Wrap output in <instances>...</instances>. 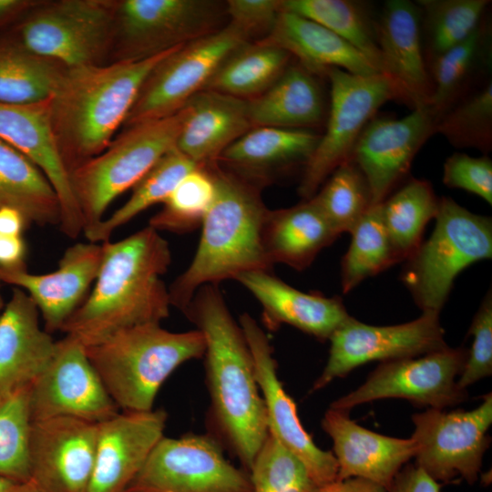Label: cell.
<instances>
[{"mask_svg": "<svg viewBox=\"0 0 492 492\" xmlns=\"http://www.w3.org/2000/svg\"><path fill=\"white\" fill-rule=\"evenodd\" d=\"M381 73L391 79L400 100L415 108L427 105L432 82L424 55L421 11L408 0L386 1L375 18Z\"/></svg>", "mask_w": 492, "mask_h": 492, "instance_id": "22", "label": "cell"}, {"mask_svg": "<svg viewBox=\"0 0 492 492\" xmlns=\"http://www.w3.org/2000/svg\"><path fill=\"white\" fill-rule=\"evenodd\" d=\"M434 231L405 261L401 280L424 312L440 313L456 276L492 257V220L441 197Z\"/></svg>", "mask_w": 492, "mask_h": 492, "instance_id": "7", "label": "cell"}, {"mask_svg": "<svg viewBox=\"0 0 492 492\" xmlns=\"http://www.w3.org/2000/svg\"><path fill=\"white\" fill-rule=\"evenodd\" d=\"M467 350L449 346L421 356L382 362L356 390L335 400L331 408L349 412L361 404L403 398L418 406L444 410L467 397L456 378L464 369Z\"/></svg>", "mask_w": 492, "mask_h": 492, "instance_id": "14", "label": "cell"}, {"mask_svg": "<svg viewBox=\"0 0 492 492\" xmlns=\"http://www.w3.org/2000/svg\"><path fill=\"white\" fill-rule=\"evenodd\" d=\"M436 118L427 105L401 118H373L350 159L365 177L373 204L382 203L408 174L425 142L436 133Z\"/></svg>", "mask_w": 492, "mask_h": 492, "instance_id": "18", "label": "cell"}, {"mask_svg": "<svg viewBox=\"0 0 492 492\" xmlns=\"http://www.w3.org/2000/svg\"><path fill=\"white\" fill-rule=\"evenodd\" d=\"M314 492H386V490L373 482L362 478H349L336 480L320 487Z\"/></svg>", "mask_w": 492, "mask_h": 492, "instance_id": "51", "label": "cell"}, {"mask_svg": "<svg viewBox=\"0 0 492 492\" xmlns=\"http://www.w3.org/2000/svg\"><path fill=\"white\" fill-rule=\"evenodd\" d=\"M329 341V357L313 391L369 362L417 357L448 346L439 313L430 312L411 322L386 326L369 325L350 316Z\"/></svg>", "mask_w": 492, "mask_h": 492, "instance_id": "15", "label": "cell"}, {"mask_svg": "<svg viewBox=\"0 0 492 492\" xmlns=\"http://www.w3.org/2000/svg\"><path fill=\"white\" fill-rule=\"evenodd\" d=\"M103 257L102 243L77 242L63 253L57 269L35 274L26 268L0 271V280L25 291L41 314L45 330L60 331L83 303L97 277Z\"/></svg>", "mask_w": 492, "mask_h": 492, "instance_id": "21", "label": "cell"}, {"mask_svg": "<svg viewBox=\"0 0 492 492\" xmlns=\"http://www.w3.org/2000/svg\"><path fill=\"white\" fill-rule=\"evenodd\" d=\"M66 67L24 47L15 37L0 40V103L47 100Z\"/></svg>", "mask_w": 492, "mask_h": 492, "instance_id": "36", "label": "cell"}, {"mask_svg": "<svg viewBox=\"0 0 492 492\" xmlns=\"http://www.w3.org/2000/svg\"><path fill=\"white\" fill-rule=\"evenodd\" d=\"M216 188L207 165L200 166L176 186L162 209L149 220L158 231L190 232L202 225L210 208Z\"/></svg>", "mask_w": 492, "mask_h": 492, "instance_id": "43", "label": "cell"}, {"mask_svg": "<svg viewBox=\"0 0 492 492\" xmlns=\"http://www.w3.org/2000/svg\"><path fill=\"white\" fill-rule=\"evenodd\" d=\"M330 98L325 131L303 169L298 194L303 200L315 195L332 172L350 159L353 149L377 110L399 99L394 83L382 73L359 76L330 68Z\"/></svg>", "mask_w": 492, "mask_h": 492, "instance_id": "10", "label": "cell"}, {"mask_svg": "<svg viewBox=\"0 0 492 492\" xmlns=\"http://www.w3.org/2000/svg\"><path fill=\"white\" fill-rule=\"evenodd\" d=\"M183 313L205 339L210 420L226 446L250 471L269 431L264 401L242 329L217 284L200 287Z\"/></svg>", "mask_w": 492, "mask_h": 492, "instance_id": "1", "label": "cell"}, {"mask_svg": "<svg viewBox=\"0 0 492 492\" xmlns=\"http://www.w3.org/2000/svg\"><path fill=\"white\" fill-rule=\"evenodd\" d=\"M125 492H252L250 474L233 466L210 435L163 436Z\"/></svg>", "mask_w": 492, "mask_h": 492, "instance_id": "12", "label": "cell"}, {"mask_svg": "<svg viewBox=\"0 0 492 492\" xmlns=\"http://www.w3.org/2000/svg\"><path fill=\"white\" fill-rule=\"evenodd\" d=\"M225 11L229 22L241 28L250 39L261 40L274 26L282 11L281 0H229Z\"/></svg>", "mask_w": 492, "mask_h": 492, "instance_id": "48", "label": "cell"}, {"mask_svg": "<svg viewBox=\"0 0 492 492\" xmlns=\"http://www.w3.org/2000/svg\"><path fill=\"white\" fill-rule=\"evenodd\" d=\"M490 33L482 22L466 39L428 60L432 95L427 106L436 121L467 94L475 77L490 64Z\"/></svg>", "mask_w": 492, "mask_h": 492, "instance_id": "33", "label": "cell"}, {"mask_svg": "<svg viewBox=\"0 0 492 492\" xmlns=\"http://www.w3.org/2000/svg\"><path fill=\"white\" fill-rule=\"evenodd\" d=\"M416 466L436 482L461 478L477 480L485 452L489 447L487 431L492 424V394L470 411L427 408L414 414Z\"/></svg>", "mask_w": 492, "mask_h": 492, "instance_id": "13", "label": "cell"}, {"mask_svg": "<svg viewBox=\"0 0 492 492\" xmlns=\"http://www.w3.org/2000/svg\"><path fill=\"white\" fill-rule=\"evenodd\" d=\"M39 315L29 295L14 288L0 313V395L31 384L55 354L56 341Z\"/></svg>", "mask_w": 492, "mask_h": 492, "instance_id": "27", "label": "cell"}, {"mask_svg": "<svg viewBox=\"0 0 492 492\" xmlns=\"http://www.w3.org/2000/svg\"><path fill=\"white\" fill-rule=\"evenodd\" d=\"M233 23L177 47L151 70L142 84L124 128L179 112L205 86L220 64L250 43Z\"/></svg>", "mask_w": 492, "mask_h": 492, "instance_id": "11", "label": "cell"}, {"mask_svg": "<svg viewBox=\"0 0 492 492\" xmlns=\"http://www.w3.org/2000/svg\"><path fill=\"white\" fill-rule=\"evenodd\" d=\"M322 427L333 440L337 480L362 478L385 490L415 454L412 438L384 436L352 420L348 412L329 407Z\"/></svg>", "mask_w": 492, "mask_h": 492, "instance_id": "24", "label": "cell"}, {"mask_svg": "<svg viewBox=\"0 0 492 492\" xmlns=\"http://www.w3.org/2000/svg\"><path fill=\"white\" fill-rule=\"evenodd\" d=\"M199 165L176 148L167 152L132 188L129 199L110 216L84 231L90 242L102 243L119 227L149 207L163 203L180 180Z\"/></svg>", "mask_w": 492, "mask_h": 492, "instance_id": "37", "label": "cell"}, {"mask_svg": "<svg viewBox=\"0 0 492 492\" xmlns=\"http://www.w3.org/2000/svg\"><path fill=\"white\" fill-rule=\"evenodd\" d=\"M118 0L40 1L14 36L66 68L108 63Z\"/></svg>", "mask_w": 492, "mask_h": 492, "instance_id": "8", "label": "cell"}, {"mask_svg": "<svg viewBox=\"0 0 492 492\" xmlns=\"http://www.w3.org/2000/svg\"><path fill=\"white\" fill-rule=\"evenodd\" d=\"M339 234L314 202L268 210L261 227V244L269 262L297 271L308 268Z\"/></svg>", "mask_w": 492, "mask_h": 492, "instance_id": "30", "label": "cell"}, {"mask_svg": "<svg viewBox=\"0 0 492 492\" xmlns=\"http://www.w3.org/2000/svg\"><path fill=\"white\" fill-rule=\"evenodd\" d=\"M0 282H1V280H0ZM4 306H5L4 301H3V298H2L1 293H0V311H2Z\"/></svg>", "mask_w": 492, "mask_h": 492, "instance_id": "55", "label": "cell"}, {"mask_svg": "<svg viewBox=\"0 0 492 492\" xmlns=\"http://www.w3.org/2000/svg\"><path fill=\"white\" fill-rule=\"evenodd\" d=\"M97 424L73 417L32 421L30 481L38 492H87Z\"/></svg>", "mask_w": 492, "mask_h": 492, "instance_id": "19", "label": "cell"}, {"mask_svg": "<svg viewBox=\"0 0 492 492\" xmlns=\"http://www.w3.org/2000/svg\"><path fill=\"white\" fill-rule=\"evenodd\" d=\"M234 280L259 302L262 322L272 331L288 324L325 341L350 317L340 297L303 292L268 271L244 272Z\"/></svg>", "mask_w": 492, "mask_h": 492, "instance_id": "25", "label": "cell"}, {"mask_svg": "<svg viewBox=\"0 0 492 492\" xmlns=\"http://www.w3.org/2000/svg\"><path fill=\"white\" fill-rule=\"evenodd\" d=\"M184 111L126 127L97 156L70 172L84 231L98 224L109 205L132 189L167 152L176 148Z\"/></svg>", "mask_w": 492, "mask_h": 492, "instance_id": "6", "label": "cell"}, {"mask_svg": "<svg viewBox=\"0 0 492 492\" xmlns=\"http://www.w3.org/2000/svg\"><path fill=\"white\" fill-rule=\"evenodd\" d=\"M456 148H474L487 154L492 149V83L466 94L442 114L436 126Z\"/></svg>", "mask_w": 492, "mask_h": 492, "instance_id": "44", "label": "cell"}, {"mask_svg": "<svg viewBox=\"0 0 492 492\" xmlns=\"http://www.w3.org/2000/svg\"><path fill=\"white\" fill-rule=\"evenodd\" d=\"M26 244L23 236L0 235V271L26 268Z\"/></svg>", "mask_w": 492, "mask_h": 492, "instance_id": "50", "label": "cell"}, {"mask_svg": "<svg viewBox=\"0 0 492 492\" xmlns=\"http://www.w3.org/2000/svg\"><path fill=\"white\" fill-rule=\"evenodd\" d=\"M176 48L140 61L66 68L48 105L55 143L69 174L109 145L149 74Z\"/></svg>", "mask_w": 492, "mask_h": 492, "instance_id": "3", "label": "cell"}, {"mask_svg": "<svg viewBox=\"0 0 492 492\" xmlns=\"http://www.w3.org/2000/svg\"><path fill=\"white\" fill-rule=\"evenodd\" d=\"M32 421L73 417L98 424L119 412L90 363L86 348L65 335L55 354L30 384Z\"/></svg>", "mask_w": 492, "mask_h": 492, "instance_id": "16", "label": "cell"}, {"mask_svg": "<svg viewBox=\"0 0 492 492\" xmlns=\"http://www.w3.org/2000/svg\"><path fill=\"white\" fill-rule=\"evenodd\" d=\"M239 323L252 355L269 434L303 464L318 487L336 481L337 461L333 452L318 447L302 426L296 405L279 379L268 334L248 313L241 315Z\"/></svg>", "mask_w": 492, "mask_h": 492, "instance_id": "17", "label": "cell"}, {"mask_svg": "<svg viewBox=\"0 0 492 492\" xmlns=\"http://www.w3.org/2000/svg\"><path fill=\"white\" fill-rule=\"evenodd\" d=\"M29 223L24 215L12 208H0V235L22 236Z\"/></svg>", "mask_w": 492, "mask_h": 492, "instance_id": "52", "label": "cell"}, {"mask_svg": "<svg viewBox=\"0 0 492 492\" xmlns=\"http://www.w3.org/2000/svg\"><path fill=\"white\" fill-rule=\"evenodd\" d=\"M30 384L0 395V476L30 481Z\"/></svg>", "mask_w": 492, "mask_h": 492, "instance_id": "42", "label": "cell"}, {"mask_svg": "<svg viewBox=\"0 0 492 492\" xmlns=\"http://www.w3.org/2000/svg\"><path fill=\"white\" fill-rule=\"evenodd\" d=\"M291 57L275 45L261 40L247 43L220 64L204 89L252 99L275 82L289 66Z\"/></svg>", "mask_w": 492, "mask_h": 492, "instance_id": "34", "label": "cell"}, {"mask_svg": "<svg viewBox=\"0 0 492 492\" xmlns=\"http://www.w3.org/2000/svg\"><path fill=\"white\" fill-rule=\"evenodd\" d=\"M167 418L163 409L122 411L98 423L87 492H125L164 436Z\"/></svg>", "mask_w": 492, "mask_h": 492, "instance_id": "20", "label": "cell"}, {"mask_svg": "<svg viewBox=\"0 0 492 492\" xmlns=\"http://www.w3.org/2000/svg\"><path fill=\"white\" fill-rule=\"evenodd\" d=\"M85 348L118 409L145 412L153 409L162 384L179 365L204 356L206 344L198 329L177 333L145 323Z\"/></svg>", "mask_w": 492, "mask_h": 492, "instance_id": "5", "label": "cell"}, {"mask_svg": "<svg viewBox=\"0 0 492 492\" xmlns=\"http://www.w3.org/2000/svg\"><path fill=\"white\" fill-rule=\"evenodd\" d=\"M468 333L473 336L471 348L459 375L457 384L466 390L477 381L492 374V294L484 297L472 321Z\"/></svg>", "mask_w": 492, "mask_h": 492, "instance_id": "46", "label": "cell"}, {"mask_svg": "<svg viewBox=\"0 0 492 492\" xmlns=\"http://www.w3.org/2000/svg\"><path fill=\"white\" fill-rule=\"evenodd\" d=\"M30 492H38L37 489L33 486V488Z\"/></svg>", "mask_w": 492, "mask_h": 492, "instance_id": "56", "label": "cell"}, {"mask_svg": "<svg viewBox=\"0 0 492 492\" xmlns=\"http://www.w3.org/2000/svg\"><path fill=\"white\" fill-rule=\"evenodd\" d=\"M102 246L93 289L60 330L85 347L129 327L160 323L171 306L162 280L171 263V251L159 231L148 226Z\"/></svg>", "mask_w": 492, "mask_h": 492, "instance_id": "2", "label": "cell"}, {"mask_svg": "<svg viewBox=\"0 0 492 492\" xmlns=\"http://www.w3.org/2000/svg\"><path fill=\"white\" fill-rule=\"evenodd\" d=\"M386 492H440V485L418 466H403Z\"/></svg>", "mask_w": 492, "mask_h": 492, "instance_id": "49", "label": "cell"}, {"mask_svg": "<svg viewBox=\"0 0 492 492\" xmlns=\"http://www.w3.org/2000/svg\"><path fill=\"white\" fill-rule=\"evenodd\" d=\"M439 200L429 181L412 178L381 203L395 264L417 250L425 226L438 212Z\"/></svg>", "mask_w": 492, "mask_h": 492, "instance_id": "35", "label": "cell"}, {"mask_svg": "<svg viewBox=\"0 0 492 492\" xmlns=\"http://www.w3.org/2000/svg\"><path fill=\"white\" fill-rule=\"evenodd\" d=\"M0 138L30 159L56 190L61 211L59 228L71 239L84 231L83 219L58 153L50 126L48 99L40 103H0Z\"/></svg>", "mask_w": 492, "mask_h": 492, "instance_id": "23", "label": "cell"}, {"mask_svg": "<svg viewBox=\"0 0 492 492\" xmlns=\"http://www.w3.org/2000/svg\"><path fill=\"white\" fill-rule=\"evenodd\" d=\"M442 179L448 188L464 190L492 204V160L487 155H450L444 162Z\"/></svg>", "mask_w": 492, "mask_h": 492, "instance_id": "47", "label": "cell"}, {"mask_svg": "<svg viewBox=\"0 0 492 492\" xmlns=\"http://www.w3.org/2000/svg\"><path fill=\"white\" fill-rule=\"evenodd\" d=\"M252 492H314L303 464L270 434L249 471Z\"/></svg>", "mask_w": 492, "mask_h": 492, "instance_id": "45", "label": "cell"}, {"mask_svg": "<svg viewBox=\"0 0 492 492\" xmlns=\"http://www.w3.org/2000/svg\"><path fill=\"white\" fill-rule=\"evenodd\" d=\"M176 149L199 165L216 162L251 127L248 100L202 89L182 108Z\"/></svg>", "mask_w": 492, "mask_h": 492, "instance_id": "28", "label": "cell"}, {"mask_svg": "<svg viewBox=\"0 0 492 492\" xmlns=\"http://www.w3.org/2000/svg\"><path fill=\"white\" fill-rule=\"evenodd\" d=\"M39 3L36 0H0V26L25 15Z\"/></svg>", "mask_w": 492, "mask_h": 492, "instance_id": "53", "label": "cell"}, {"mask_svg": "<svg viewBox=\"0 0 492 492\" xmlns=\"http://www.w3.org/2000/svg\"><path fill=\"white\" fill-rule=\"evenodd\" d=\"M32 488L31 482H19L0 476V492H30Z\"/></svg>", "mask_w": 492, "mask_h": 492, "instance_id": "54", "label": "cell"}, {"mask_svg": "<svg viewBox=\"0 0 492 492\" xmlns=\"http://www.w3.org/2000/svg\"><path fill=\"white\" fill-rule=\"evenodd\" d=\"M216 192L203 222L200 240L189 267L169 288L170 305L182 313L203 285L219 284L253 271L271 272L261 244L268 209L261 188L217 162L206 164Z\"/></svg>", "mask_w": 492, "mask_h": 492, "instance_id": "4", "label": "cell"}, {"mask_svg": "<svg viewBox=\"0 0 492 492\" xmlns=\"http://www.w3.org/2000/svg\"><path fill=\"white\" fill-rule=\"evenodd\" d=\"M426 57L445 52L470 36L483 22L488 0H418Z\"/></svg>", "mask_w": 492, "mask_h": 492, "instance_id": "40", "label": "cell"}, {"mask_svg": "<svg viewBox=\"0 0 492 492\" xmlns=\"http://www.w3.org/2000/svg\"><path fill=\"white\" fill-rule=\"evenodd\" d=\"M320 138L312 129L252 128L230 145L216 162L261 189L298 166L304 169Z\"/></svg>", "mask_w": 492, "mask_h": 492, "instance_id": "26", "label": "cell"}, {"mask_svg": "<svg viewBox=\"0 0 492 492\" xmlns=\"http://www.w3.org/2000/svg\"><path fill=\"white\" fill-rule=\"evenodd\" d=\"M261 41L282 48L318 77H325L327 70L334 67L359 76L379 73L347 41L323 26L291 12L282 10L271 33Z\"/></svg>", "mask_w": 492, "mask_h": 492, "instance_id": "29", "label": "cell"}, {"mask_svg": "<svg viewBox=\"0 0 492 492\" xmlns=\"http://www.w3.org/2000/svg\"><path fill=\"white\" fill-rule=\"evenodd\" d=\"M252 128L311 129L325 123L328 108L318 76L299 63L290 65L275 82L248 100Z\"/></svg>", "mask_w": 492, "mask_h": 492, "instance_id": "31", "label": "cell"}, {"mask_svg": "<svg viewBox=\"0 0 492 492\" xmlns=\"http://www.w3.org/2000/svg\"><path fill=\"white\" fill-rule=\"evenodd\" d=\"M21 212L28 223L59 225L57 194L41 169L0 138V208Z\"/></svg>", "mask_w": 492, "mask_h": 492, "instance_id": "32", "label": "cell"}, {"mask_svg": "<svg viewBox=\"0 0 492 492\" xmlns=\"http://www.w3.org/2000/svg\"><path fill=\"white\" fill-rule=\"evenodd\" d=\"M311 200L339 235L350 233L374 205L368 182L351 159L337 167Z\"/></svg>", "mask_w": 492, "mask_h": 492, "instance_id": "41", "label": "cell"}, {"mask_svg": "<svg viewBox=\"0 0 492 492\" xmlns=\"http://www.w3.org/2000/svg\"><path fill=\"white\" fill-rule=\"evenodd\" d=\"M225 18V2L118 0L108 63L156 56L220 29Z\"/></svg>", "mask_w": 492, "mask_h": 492, "instance_id": "9", "label": "cell"}, {"mask_svg": "<svg viewBox=\"0 0 492 492\" xmlns=\"http://www.w3.org/2000/svg\"><path fill=\"white\" fill-rule=\"evenodd\" d=\"M350 234L351 243L341 265L343 293L354 290L364 280L395 264L384 224L381 203L373 205Z\"/></svg>", "mask_w": 492, "mask_h": 492, "instance_id": "39", "label": "cell"}, {"mask_svg": "<svg viewBox=\"0 0 492 492\" xmlns=\"http://www.w3.org/2000/svg\"><path fill=\"white\" fill-rule=\"evenodd\" d=\"M281 9L310 19L360 51L381 73L375 18L364 3L351 0H281Z\"/></svg>", "mask_w": 492, "mask_h": 492, "instance_id": "38", "label": "cell"}]
</instances>
